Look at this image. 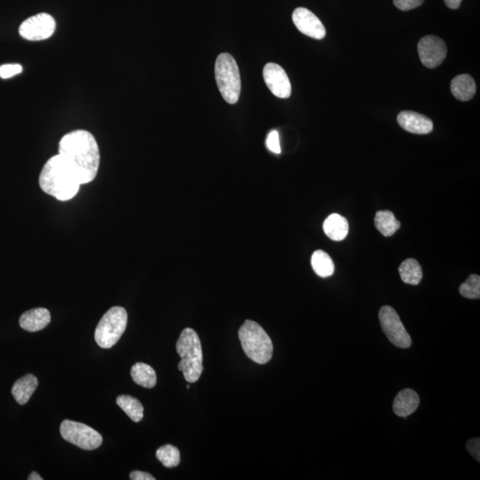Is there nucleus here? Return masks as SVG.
Masks as SVG:
<instances>
[{"mask_svg": "<svg viewBox=\"0 0 480 480\" xmlns=\"http://www.w3.org/2000/svg\"><path fill=\"white\" fill-rule=\"evenodd\" d=\"M59 155L75 173L80 184L94 181L100 166V150L95 136L86 130L65 135L59 144Z\"/></svg>", "mask_w": 480, "mask_h": 480, "instance_id": "obj_1", "label": "nucleus"}, {"mask_svg": "<svg viewBox=\"0 0 480 480\" xmlns=\"http://www.w3.org/2000/svg\"><path fill=\"white\" fill-rule=\"evenodd\" d=\"M39 186L45 193L60 201L75 197L79 190V180L60 155H55L43 166Z\"/></svg>", "mask_w": 480, "mask_h": 480, "instance_id": "obj_2", "label": "nucleus"}, {"mask_svg": "<svg viewBox=\"0 0 480 480\" xmlns=\"http://www.w3.org/2000/svg\"><path fill=\"white\" fill-rule=\"evenodd\" d=\"M176 352L181 358L178 369L188 383H196L204 369L202 346L196 331L189 327L182 330L176 343Z\"/></svg>", "mask_w": 480, "mask_h": 480, "instance_id": "obj_3", "label": "nucleus"}, {"mask_svg": "<svg viewBox=\"0 0 480 480\" xmlns=\"http://www.w3.org/2000/svg\"><path fill=\"white\" fill-rule=\"evenodd\" d=\"M243 351L247 358L255 363L265 365L268 363L273 354V345L268 334L258 323L246 320L238 330Z\"/></svg>", "mask_w": 480, "mask_h": 480, "instance_id": "obj_4", "label": "nucleus"}, {"mask_svg": "<svg viewBox=\"0 0 480 480\" xmlns=\"http://www.w3.org/2000/svg\"><path fill=\"white\" fill-rule=\"evenodd\" d=\"M215 74L222 97L228 104H237L241 92V79L235 59L228 52L220 55L216 59Z\"/></svg>", "mask_w": 480, "mask_h": 480, "instance_id": "obj_5", "label": "nucleus"}, {"mask_svg": "<svg viewBox=\"0 0 480 480\" xmlns=\"http://www.w3.org/2000/svg\"><path fill=\"white\" fill-rule=\"evenodd\" d=\"M128 325V312L120 306L109 309L95 328V339L101 348L111 349L119 342Z\"/></svg>", "mask_w": 480, "mask_h": 480, "instance_id": "obj_6", "label": "nucleus"}, {"mask_svg": "<svg viewBox=\"0 0 480 480\" xmlns=\"http://www.w3.org/2000/svg\"><path fill=\"white\" fill-rule=\"evenodd\" d=\"M60 432L65 441L84 450H95L103 443V436L86 424L64 420Z\"/></svg>", "mask_w": 480, "mask_h": 480, "instance_id": "obj_7", "label": "nucleus"}, {"mask_svg": "<svg viewBox=\"0 0 480 480\" xmlns=\"http://www.w3.org/2000/svg\"><path fill=\"white\" fill-rule=\"evenodd\" d=\"M379 320L383 333L392 345L399 348H410L412 343L411 337L394 309L391 306H383L380 309Z\"/></svg>", "mask_w": 480, "mask_h": 480, "instance_id": "obj_8", "label": "nucleus"}, {"mask_svg": "<svg viewBox=\"0 0 480 480\" xmlns=\"http://www.w3.org/2000/svg\"><path fill=\"white\" fill-rule=\"evenodd\" d=\"M57 23L52 15L40 13L28 18L19 28L21 38L30 41H39L50 38L54 34Z\"/></svg>", "mask_w": 480, "mask_h": 480, "instance_id": "obj_9", "label": "nucleus"}, {"mask_svg": "<svg viewBox=\"0 0 480 480\" xmlns=\"http://www.w3.org/2000/svg\"><path fill=\"white\" fill-rule=\"evenodd\" d=\"M448 48L443 39L439 37L429 35L423 37L418 43V55L424 66L434 69L445 60Z\"/></svg>", "mask_w": 480, "mask_h": 480, "instance_id": "obj_10", "label": "nucleus"}, {"mask_svg": "<svg viewBox=\"0 0 480 480\" xmlns=\"http://www.w3.org/2000/svg\"><path fill=\"white\" fill-rule=\"evenodd\" d=\"M263 79L272 94L278 98L290 97L292 86L286 71L280 65L269 63L263 68Z\"/></svg>", "mask_w": 480, "mask_h": 480, "instance_id": "obj_11", "label": "nucleus"}, {"mask_svg": "<svg viewBox=\"0 0 480 480\" xmlns=\"http://www.w3.org/2000/svg\"><path fill=\"white\" fill-rule=\"evenodd\" d=\"M293 21L299 32L309 38L322 39L326 37V29L316 15L307 8H298L294 11Z\"/></svg>", "mask_w": 480, "mask_h": 480, "instance_id": "obj_12", "label": "nucleus"}, {"mask_svg": "<svg viewBox=\"0 0 480 480\" xmlns=\"http://www.w3.org/2000/svg\"><path fill=\"white\" fill-rule=\"evenodd\" d=\"M399 126L405 131L416 135L430 134L433 130V123L428 117L414 111H401L398 116Z\"/></svg>", "mask_w": 480, "mask_h": 480, "instance_id": "obj_13", "label": "nucleus"}, {"mask_svg": "<svg viewBox=\"0 0 480 480\" xmlns=\"http://www.w3.org/2000/svg\"><path fill=\"white\" fill-rule=\"evenodd\" d=\"M51 322V314L48 309L36 308L21 314L20 327L27 332L34 333L44 329Z\"/></svg>", "mask_w": 480, "mask_h": 480, "instance_id": "obj_14", "label": "nucleus"}, {"mask_svg": "<svg viewBox=\"0 0 480 480\" xmlns=\"http://www.w3.org/2000/svg\"><path fill=\"white\" fill-rule=\"evenodd\" d=\"M420 403L419 396L413 390L401 391L393 402V411L399 417H407L417 410Z\"/></svg>", "mask_w": 480, "mask_h": 480, "instance_id": "obj_15", "label": "nucleus"}, {"mask_svg": "<svg viewBox=\"0 0 480 480\" xmlns=\"http://www.w3.org/2000/svg\"><path fill=\"white\" fill-rule=\"evenodd\" d=\"M39 386L38 378L33 374H26L18 379L12 388V395L20 405H26Z\"/></svg>", "mask_w": 480, "mask_h": 480, "instance_id": "obj_16", "label": "nucleus"}, {"mask_svg": "<svg viewBox=\"0 0 480 480\" xmlns=\"http://www.w3.org/2000/svg\"><path fill=\"white\" fill-rule=\"evenodd\" d=\"M451 92L457 100L466 102L472 100L476 94V83L472 76L461 74L455 77L451 82Z\"/></svg>", "mask_w": 480, "mask_h": 480, "instance_id": "obj_17", "label": "nucleus"}, {"mask_svg": "<svg viewBox=\"0 0 480 480\" xmlns=\"http://www.w3.org/2000/svg\"><path fill=\"white\" fill-rule=\"evenodd\" d=\"M323 229L330 240L340 241L345 240L349 233V222L338 213H332L325 220Z\"/></svg>", "mask_w": 480, "mask_h": 480, "instance_id": "obj_18", "label": "nucleus"}, {"mask_svg": "<svg viewBox=\"0 0 480 480\" xmlns=\"http://www.w3.org/2000/svg\"><path fill=\"white\" fill-rule=\"evenodd\" d=\"M131 376L134 382L144 388H154L157 384L156 372L151 365L142 362L133 365L131 368Z\"/></svg>", "mask_w": 480, "mask_h": 480, "instance_id": "obj_19", "label": "nucleus"}, {"mask_svg": "<svg viewBox=\"0 0 480 480\" xmlns=\"http://www.w3.org/2000/svg\"><path fill=\"white\" fill-rule=\"evenodd\" d=\"M117 404L125 412L135 423L141 422L144 418V405L137 399L128 395H122L117 398Z\"/></svg>", "mask_w": 480, "mask_h": 480, "instance_id": "obj_20", "label": "nucleus"}, {"mask_svg": "<svg viewBox=\"0 0 480 480\" xmlns=\"http://www.w3.org/2000/svg\"><path fill=\"white\" fill-rule=\"evenodd\" d=\"M401 280L405 284L417 286L423 278L422 267L414 259H407L401 263L399 269Z\"/></svg>", "mask_w": 480, "mask_h": 480, "instance_id": "obj_21", "label": "nucleus"}, {"mask_svg": "<svg viewBox=\"0 0 480 480\" xmlns=\"http://www.w3.org/2000/svg\"><path fill=\"white\" fill-rule=\"evenodd\" d=\"M374 225L384 237H391L401 228V222L391 211H379L374 218Z\"/></svg>", "mask_w": 480, "mask_h": 480, "instance_id": "obj_22", "label": "nucleus"}, {"mask_svg": "<svg viewBox=\"0 0 480 480\" xmlns=\"http://www.w3.org/2000/svg\"><path fill=\"white\" fill-rule=\"evenodd\" d=\"M311 266L316 274L321 278H327L334 272V265L332 258L322 250L315 251L311 256Z\"/></svg>", "mask_w": 480, "mask_h": 480, "instance_id": "obj_23", "label": "nucleus"}, {"mask_svg": "<svg viewBox=\"0 0 480 480\" xmlns=\"http://www.w3.org/2000/svg\"><path fill=\"white\" fill-rule=\"evenodd\" d=\"M156 457L164 466L169 469L178 466L181 461L179 449L172 445H163L157 449Z\"/></svg>", "mask_w": 480, "mask_h": 480, "instance_id": "obj_24", "label": "nucleus"}, {"mask_svg": "<svg viewBox=\"0 0 480 480\" xmlns=\"http://www.w3.org/2000/svg\"><path fill=\"white\" fill-rule=\"evenodd\" d=\"M461 296L467 299L476 300L480 297V277L479 275H470L459 288Z\"/></svg>", "mask_w": 480, "mask_h": 480, "instance_id": "obj_25", "label": "nucleus"}, {"mask_svg": "<svg viewBox=\"0 0 480 480\" xmlns=\"http://www.w3.org/2000/svg\"><path fill=\"white\" fill-rule=\"evenodd\" d=\"M23 71V67L20 64H4L0 66V77L1 79H9L20 74Z\"/></svg>", "mask_w": 480, "mask_h": 480, "instance_id": "obj_26", "label": "nucleus"}, {"mask_svg": "<svg viewBox=\"0 0 480 480\" xmlns=\"http://www.w3.org/2000/svg\"><path fill=\"white\" fill-rule=\"evenodd\" d=\"M266 145H267V148L271 153L276 154H280L281 153L280 135H278V131L272 130L271 132H269L267 136V140H266Z\"/></svg>", "mask_w": 480, "mask_h": 480, "instance_id": "obj_27", "label": "nucleus"}, {"mask_svg": "<svg viewBox=\"0 0 480 480\" xmlns=\"http://www.w3.org/2000/svg\"><path fill=\"white\" fill-rule=\"evenodd\" d=\"M424 0H393L396 8L402 11H410L420 7Z\"/></svg>", "mask_w": 480, "mask_h": 480, "instance_id": "obj_28", "label": "nucleus"}, {"mask_svg": "<svg viewBox=\"0 0 480 480\" xmlns=\"http://www.w3.org/2000/svg\"><path fill=\"white\" fill-rule=\"evenodd\" d=\"M467 450L472 455L474 459L480 461V441L479 439H473L468 441L466 445Z\"/></svg>", "mask_w": 480, "mask_h": 480, "instance_id": "obj_29", "label": "nucleus"}, {"mask_svg": "<svg viewBox=\"0 0 480 480\" xmlns=\"http://www.w3.org/2000/svg\"><path fill=\"white\" fill-rule=\"evenodd\" d=\"M130 479L132 480H155L153 476L151 474L144 472H139V470H135L130 474Z\"/></svg>", "mask_w": 480, "mask_h": 480, "instance_id": "obj_30", "label": "nucleus"}, {"mask_svg": "<svg viewBox=\"0 0 480 480\" xmlns=\"http://www.w3.org/2000/svg\"><path fill=\"white\" fill-rule=\"evenodd\" d=\"M444 1L448 8L450 9H457L459 8L463 0H444Z\"/></svg>", "mask_w": 480, "mask_h": 480, "instance_id": "obj_31", "label": "nucleus"}, {"mask_svg": "<svg viewBox=\"0 0 480 480\" xmlns=\"http://www.w3.org/2000/svg\"><path fill=\"white\" fill-rule=\"evenodd\" d=\"M29 480H42L43 479L41 477H40L39 473H37L35 472H33L30 473V475L29 476V478H28Z\"/></svg>", "mask_w": 480, "mask_h": 480, "instance_id": "obj_32", "label": "nucleus"}]
</instances>
